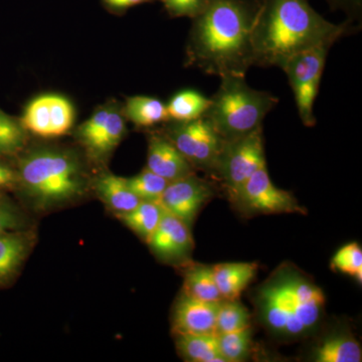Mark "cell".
<instances>
[{
	"instance_id": "cell-1",
	"label": "cell",
	"mask_w": 362,
	"mask_h": 362,
	"mask_svg": "<svg viewBox=\"0 0 362 362\" xmlns=\"http://www.w3.org/2000/svg\"><path fill=\"white\" fill-rule=\"evenodd\" d=\"M259 0H209L192 18L187 66L218 77H246L254 66L252 32Z\"/></svg>"
},
{
	"instance_id": "cell-2",
	"label": "cell",
	"mask_w": 362,
	"mask_h": 362,
	"mask_svg": "<svg viewBox=\"0 0 362 362\" xmlns=\"http://www.w3.org/2000/svg\"><path fill=\"white\" fill-rule=\"evenodd\" d=\"M350 28L347 21H326L309 0H259L252 32L254 66L279 68L298 52L334 45Z\"/></svg>"
},
{
	"instance_id": "cell-3",
	"label": "cell",
	"mask_w": 362,
	"mask_h": 362,
	"mask_svg": "<svg viewBox=\"0 0 362 362\" xmlns=\"http://www.w3.org/2000/svg\"><path fill=\"white\" fill-rule=\"evenodd\" d=\"M326 298L321 288L296 267L283 265L255 293L259 320L283 339L308 337L322 321Z\"/></svg>"
},
{
	"instance_id": "cell-4",
	"label": "cell",
	"mask_w": 362,
	"mask_h": 362,
	"mask_svg": "<svg viewBox=\"0 0 362 362\" xmlns=\"http://www.w3.org/2000/svg\"><path fill=\"white\" fill-rule=\"evenodd\" d=\"M16 161L18 192L40 211L75 202L89 187L84 163L73 150L54 146L25 149Z\"/></svg>"
},
{
	"instance_id": "cell-5",
	"label": "cell",
	"mask_w": 362,
	"mask_h": 362,
	"mask_svg": "<svg viewBox=\"0 0 362 362\" xmlns=\"http://www.w3.org/2000/svg\"><path fill=\"white\" fill-rule=\"evenodd\" d=\"M278 103L271 93L250 87L246 77L228 76L221 78L204 116L225 141H232L263 127L264 119Z\"/></svg>"
},
{
	"instance_id": "cell-6",
	"label": "cell",
	"mask_w": 362,
	"mask_h": 362,
	"mask_svg": "<svg viewBox=\"0 0 362 362\" xmlns=\"http://www.w3.org/2000/svg\"><path fill=\"white\" fill-rule=\"evenodd\" d=\"M161 132L173 142L195 170L214 175L225 140L206 117L163 123Z\"/></svg>"
},
{
	"instance_id": "cell-7",
	"label": "cell",
	"mask_w": 362,
	"mask_h": 362,
	"mask_svg": "<svg viewBox=\"0 0 362 362\" xmlns=\"http://www.w3.org/2000/svg\"><path fill=\"white\" fill-rule=\"evenodd\" d=\"M127 133V119L123 107L109 102L98 107L94 113L75 131V138L86 156L96 164L108 161Z\"/></svg>"
},
{
	"instance_id": "cell-8",
	"label": "cell",
	"mask_w": 362,
	"mask_h": 362,
	"mask_svg": "<svg viewBox=\"0 0 362 362\" xmlns=\"http://www.w3.org/2000/svg\"><path fill=\"white\" fill-rule=\"evenodd\" d=\"M331 47V45H321L298 52L279 66L287 75L300 119L307 127H312L316 124L313 113L314 102L318 95L326 59Z\"/></svg>"
},
{
	"instance_id": "cell-9",
	"label": "cell",
	"mask_w": 362,
	"mask_h": 362,
	"mask_svg": "<svg viewBox=\"0 0 362 362\" xmlns=\"http://www.w3.org/2000/svg\"><path fill=\"white\" fill-rule=\"evenodd\" d=\"M265 164L263 127H261L250 134L225 142L214 175L220 178L233 201L246 181Z\"/></svg>"
},
{
	"instance_id": "cell-10",
	"label": "cell",
	"mask_w": 362,
	"mask_h": 362,
	"mask_svg": "<svg viewBox=\"0 0 362 362\" xmlns=\"http://www.w3.org/2000/svg\"><path fill=\"white\" fill-rule=\"evenodd\" d=\"M75 119V107L68 98L45 94L26 105L20 120L28 134L54 139L68 134Z\"/></svg>"
},
{
	"instance_id": "cell-11",
	"label": "cell",
	"mask_w": 362,
	"mask_h": 362,
	"mask_svg": "<svg viewBox=\"0 0 362 362\" xmlns=\"http://www.w3.org/2000/svg\"><path fill=\"white\" fill-rule=\"evenodd\" d=\"M233 202L247 214H306L291 192L274 185L267 164L246 181Z\"/></svg>"
},
{
	"instance_id": "cell-12",
	"label": "cell",
	"mask_w": 362,
	"mask_h": 362,
	"mask_svg": "<svg viewBox=\"0 0 362 362\" xmlns=\"http://www.w3.org/2000/svg\"><path fill=\"white\" fill-rule=\"evenodd\" d=\"M214 195L213 185L194 173L169 182L158 204L164 211L173 214L190 228L202 207Z\"/></svg>"
},
{
	"instance_id": "cell-13",
	"label": "cell",
	"mask_w": 362,
	"mask_h": 362,
	"mask_svg": "<svg viewBox=\"0 0 362 362\" xmlns=\"http://www.w3.org/2000/svg\"><path fill=\"white\" fill-rule=\"evenodd\" d=\"M146 243L156 258L171 265L187 264L194 247L189 226L165 211Z\"/></svg>"
},
{
	"instance_id": "cell-14",
	"label": "cell",
	"mask_w": 362,
	"mask_h": 362,
	"mask_svg": "<svg viewBox=\"0 0 362 362\" xmlns=\"http://www.w3.org/2000/svg\"><path fill=\"white\" fill-rule=\"evenodd\" d=\"M221 301H204L181 293L173 313V331L180 334H216Z\"/></svg>"
},
{
	"instance_id": "cell-15",
	"label": "cell",
	"mask_w": 362,
	"mask_h": 362,
	"mask_svg": "<svg viewBox=\"0 0 362 362\" xmlns=\"http://www.w3.org/2000/svg\"><path fill=\"white\" fill-rule=\"evenodd\" d=\"M146 168L171 182L195 173V169L161 130L150 132Z\"/></svg>"
},
{
	"instance_id": "cell-16",
	"label": "cell",
	"mask_w": 362,
	"mask_h": 362,
	"mask_svg": "<svg viewBox=\"0 0 362 362\" xmlns=\"http://www.w3.org/2000/svg\"><path fill=\"white\" fill-rule=\"evenodd\" d=\"M35 235L25 230L0 233V290L18 276L32 251Z\"/></svg>"
},
{
	"instance_id": "cell-17",
	"label": "cell",
	"mask_w": 362,
	"mask_h": 362,
	"mask_svg": "<svg viewBox=\"0 0 362 362\" xmlns=\"http://www.w3.org/2000/svg\"><path fill=\"white\" fill-rule=\"evenodd\" d=\"M92 185L98 197L116 216L130 211L141 202L128 187L126 178L111 173L98 175Z\"/></svg>"
},
{
	"instance_id": "cell-18",
	"label": "cell",
	"mask_w": 362,
	"mask_h": 362,
	"mask_svg": "<svg viewBox=\"0 0 362 362\" xmlns=\"http://www.w3.org/2000/svg\"><path fill=\"white\" fill-rule=\"evenodd\" d=\"M256 263H223L214 266V279L223 299H237L254 280Z\"/></svg>"
},
{
	"instance_id": "cell-19",
	"label": "cell",
	"mask_w": 362,
	"mask_h": 362,
	"mask_svg": "<svg viewBox=\"0 0 362 362\" xmlns=\"http://www.w3.org/2000/svg\"><path fill=\"white\" fill-rule=\"evenodd\" d=\"M312 358L316 362H361V346L351 333H333L317 344Z\"/></svg>"
},
{
	"instance_id": "cell-20",
	"label": "cell",
	"mask_w": 362,
	"mask_h": 362,
	"mask_svg": "<svg viewBox=\"0 0 362 362\" xmlns=\"http://www.w3.org/2000/svg\"><path fill=\"white\" fill-rule=\"evenodd\" d=\"M126 119L138 128H151L169 121L168 108L158 98L133 96L127 98L123 107Z\"/></svg>"
},
{
	"instance_id": "cell-21",
	"label": "cell",
	"mask_w": 362,
	"mask_h": 362,
	"mask_svg": "<svg viewBox=\"0 0 362 362\" xmlns=\"http://www.w3.org/2000/svg\"><path fill=\"white\" fill-rule=\"evenodd\" d=\"M176 349L183 359L192 362H226L218 349L216 334H180Z\"/></svg>"
},
{
	"instance_id": "cell-22",
	"label": "cell",
	"mask_w": 362,
	"mask_h": 362,
	"mask_svg": "<svg viewBox=\"0 0 362 362\" xmlns=\"http://www.w3.org/2000/svg\"><path fill=\"white\" fill-rule=\"evenodd\" d=\"M182 292L204 301L223 300L214 279V266L202 264L188 265L185 269Z\"/></svg>"
},
{
	"instance_id": "cell-23",
	"label": "cell",
	"mask_w": 362,
	"mask_h": 362,
	"mask_svg": "<svg viewBox=\"0 0 362 362\" xmlns=\"http://www.w3.org/2000/svg\"><path fill=\"white\" fill-rule=\"evenodd\" d=\"M164 209L158 202H140L137 206L127 213L118 214V218L145 242L160 223Z\"/></svg>"
},
{
	"instance_id": "cell-24",
	"label": "cell",
	"mask_w": 362,
	"mask_h": 362,
	"mask_svg": "<svg viewBox=\"0 0 362 362\" xmlns=\"http://www.w3.org/2000/svg\"><path fill=\"white\" fill-rule=\"evenodd\" d=\"M30 134L20 118L8 115L0 109V157L16 159L28 147Z\"/></svg>"
},
{
	"instance_id": "cell-25",
	"label": "cell",
	"mask_w": 362,
	"mask_h": 362,
	"mask_svg": "<svg viewBox=\"0 0 362 362\" xmlns=\"http://www.w3.org/2000/svg\"><path fill=\"white\" fill-rule=\"evenodd\" d=\"M211 105V98L194 90L176 93L166 104L169 120L190 121L204 116Z\"/></svg>"
},
{
	"instance_id": "cell-26",
	"label": "cell",
	"mask_w": 362,
	"mask_h": 362,
	"mask_svg": "<svg viewBox=\"0 0 362 362\" xmlns=\"http://www.w3.org/2000/svg\"><path fill=\"white\" fill-rule=\"evenodd\" d=\"M251 326V314L237 299H223L216 314V334L233 332Z\"/></svg>"
},
{
	"instance_id": "cell-27",
	"label": "cell",
	"mask_w": 362,
	"mask_h": 362,
	"mask_svg": "<svg viewBox=\"0 0 362 362\" xmlns=\"http://www.w3.org/2000/svg\"><path fill=\"white\" fill-rule=\"evenodd\" d=\"M218 337V349L226 362L245 361L251 354L252 331L251 326L245 329L223 333Z\"/></svg>"
},
{
	"instance_id": "cell-28",
	"label": "cell",
	"mask_w": 362,
	"mask_h": 362,
	"mask_svg": "<svg viewBox=\"0 0 362 362\" xmlns=\"http://www.w3.org/2000/svg\"><path fill=\"white\" fill-rule=\"evenodd\" d=\"M128 187L141 202H158L168 185V181L144 168L132 177L126 178Z\"/></svg>"
},
{
	"instance_id": "cell-29",
	"label": "cell",
	"mask_w": 362,
	"mask_h": 362,
	"mask_svg": "<svg viewBox=\"0 0 362 362\" xmlns=\"http://www.w3.org/2000/svg\"><path fill=\"white\" fill-rule=\"evenodd\" d=\"M332 268L343 274L362 280V251L356 243L345 245L332 259Z\"/></svg>"
},
{
	"instance_id": "cell-30",
	"label": "cell",
	"mask_w": 362,
	"mask_h": 362,
	"mask_svg": "<svg viewBox=\"0 0 362 362\" xmlns=\"http://www.w3.org/2000/svg\"><path fill=\"white\" fill-rule=\"evenodd\" d=\"M171 18H194L207 6L209 0H159Z\"/></svg>"
},
{
	"instance_id": "cell-31",
	"label": "cell",
	"mask_w": 362,
	"mask_h": 362,
	"mask_svg": "<svg viewBox=\"0 0 362 362\" xmlns=\"http://www.w3.org/2000/svg\"><path fill=\"white\" fill-rule=\"evenodd\" d=\"M25 220L7 194H0V233L23 230Z\"/></svg>"
},
{
	"instance_id": "cell-32",
	"label": "cell",
	"mask_w": 362,
	"mask_h": 362,
	"mask_svg": "<svg viewBox=\"0 0 362 362\" xmlns=\"http://www.w3.org/2000/svg\"><path fill=\"white\" fill-rule=\"evenodd\" d=\"M18 176L16 166L9 159L0 157V194L18 192Z\"/></svg>"
},
{
	"instance_id": "cell-33",
	"label": "cell",
	"mask_w": 362,
	"mask_h": 362,
	"mask_svg": "<svg viewBox=\"0 0 362 362\" xmlns=\"http://www.w3.org/2000/svg\"><path fill=\"white\" fill-rule=\"evenodd\" d=\"M333 11H339L347 16V23L352 26L354 23H361L362 16V0H325Z\"/></svg>"
},
{
	"instance_id": "cell-34",
	"label": "cell",
	"mask_w": 362,
	"mask_h": 362,
	"mask_svg": "<svg viewBox=\"0 0 362 362\" xmlns=\"http://www.w3.org/2000/svg\"><path fill=\"white\" fill-rule=\"evenodd\" d=\"M107 11L117 14H122L132 7L140 4H150L157 0H101Z\"/></svg>"
}]
</instances>
